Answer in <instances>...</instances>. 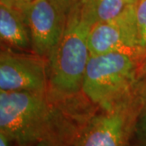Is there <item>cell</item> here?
Listing matches in <instances>:
<instances>
[{
  "label": "cell",
  "mask_w": 146,
  "mask_h": 146,
  "mask_svg": "<svg viewBox=\"0 0 146 146\" xmlns=\"http://www.w3.org/2000/svg\"><path fill=\"white\" fill-rule=\"evenodd\" d=\"M35 0H0V4L13 8L23 13L29 6Z\"/></svg>",
  "instance_id": "14"
},
{
  "label": "cell",
  "mask_w": 146,
  "mask_h": 146,
  "mask_svg": "<svg viewBox=\"0 0 146 146\" xmlns=\"http://www.w3.org/2000/svg\"><path fill=\"white\" fill-rule=\"evenodd\" d=\"M146 76V57L138 65L137 69V80Z\"/></svg>",
  "instance_id": "16"
},
{
  "label": "cell",
  "mask_w": 146,
  "mask_h": 146,
  "mask_svg": "<svg viewBox=\"0 0 146 146\" xmlns=\"http://www.w3.org/2000/svg\"><path fill=\"white\" fill-rule=\"evenodd\" d=\"M137 69L138 61L127 53L90 55L81 91L92 104L109 110L132 94Z\"/></svg>",
  "instance_id": "3"
},
{
  "label": "cell",
  "mask_w": 146,
  "mask_h": 146,
  "mask_svg": "<svg viewBox=\"0 0 146 146\" xmlns=\"http://www.w3.org/2000/svg\"><path fill=\"white\" fill-rule=\"evenodd\" d=\"M145 138H146V104L142 106L141 111L137 117L133 139Z\"/></svg>",
  "instance_id": "11"
},
{
  "label": "cell",
  "mask_w": 146,
  "mask_h": 146,
  "mask_svg": "<svg viewBox=\"0 0 146 146\" xmlns=\"http://www.w3.org/2000/svg\"><path fill=\"white\" fill-rule=\"evenodd\" d=\"M88 45L91 55L123 52L135 57V39L121 14L113 21L98 22L92 25L88 36Z\"/></svg>",
  "instance_id": "7"
},
{
  "label": "cell",
  "mask_w": 146,
  "mask_h": 146,
  "mask_svg": "<svg viewBox=\"0 0 146 146\" xmlns=\"http://www.w3.org/2000/svg\"><path fill=\"white\" fill-rule=\"evenodd\" d=\"M141 107L132 93L112 108L100 109L80 128L72 146H130Z\"/></svg>",
  "instance_id": "4"
},
{
  "label": "cell",
  "mask_w": 146,
  "mask_h": 146,
  "mask_svg": "<svg viewBox=\"0 0 146 146\" xmlns=\"http://www.w3.org/2000/svg\"><path fill=\"white\" fill-rule=\"evenodd\" d=\"M34 146H63L61 144L58 143L56 141H50V140H46V141H42L38 142Z\"/></svg>",
  "instance_id": "17"
},
{
  "label": "cell",
  "mask_w": 146,
  "mask_h": 146,
  "mask_svg": "<svg viewBox=\"0 0 146 146\" xmlns=\"http://www.w3.org/2000/svg\"><path fill=\"white\" fill-rule=\"evenodd\" d=\"M139 0H125L126 3L127 5H131V4H136Z\"/></svg>",
  "instance_id": "19"
},
{
  "label": "cell",
  "mask_w": 146,
  "mask_h": 146,
  "mask_svg": "<svg viewBox=\"0 0 146 146\" xmlns=\"http://www.w3.org/2000/svg\"><path fill=\"white\" fill-rule=\"evenodd\" d=\"M47 60L35 54L4 49L0 54V90L48 91Z\"/></svg>",
  "instance_id": "5"
},
{
  "label": "cell",
  "mask_w": 146,
  "mask_h": 146,
  "mask_svg": "<svg viewBox=\"0 0 146 146\" xmlns=\"http://www.w3.org/2000/svg\"><path fill=\"white\" fill-rule=\"evenodd\" d=\"M81 127L47 92L0 90V131L17 146L46 140L72 146Z\"/></svg>",
  "instance_id": "1"
},
{
  "label": "cell",
  "mask_w": 146,
  "mask_h": 146,
  "mask_svg": "<svg viewBox=\"0 0 146 146\" xmlns=\"http://www.w3.org/2000/svg\"><path fill=\"white\" fill-rule=\"evenodd\" d=\"M0 146H17L15 142L11 141L8 136L3 133V131H0Z\"/></svg>",
  "instance_id": "15"
},
{
  "label": "cell",
  "mask_w": 146,
  "mask_h": 146,
  "mask_svg": "<svg viewBox=\"0 0 146 146\" xmlns=\"http://www.w3.org/2000/svg\"><path fill=\"white\" fill-rule=\"evenodd\" d=\"M57 10L67 17L69 13L78 5L81 0H50Z\"/></svg>",
  "instance_id": "12"
},
{
  "label": "cell",
  "mask_w": 146,
  "mask_h": 146,
  "mask_svg": "<svg viewBox=\"0 0 146 146\" xmlns=\"http://www.w3.org/2000/svg\"><path fill=\"white\" fill-rule=\"evenodd\" d=\"M130 146H146V138L145 139H133Z\"/></svg>",
  "instance_id": "18"
},
{
  "label": "cell",
  "mask_w": 146,
  "mask_h": 146,
  "mask_svg": "<svg viewBox=\"0 0 146 146\" xmlns=\"http://www.w3.org/2000/svg\"><path fill=\"white\" fill-rule=\"evenodd\" d=\"M0 37L6 49L18 52H32L29 28L19 11L0 4Z\"/></svg>",
  "instance_id": "8"
},
{
  "label": "cell",
  "mask_w": 146,
  "mask_h": 146,
  "mask_svg": "<svg viewBox=\"0 0 146 146\" xmlns=\"http://www.w3.org/2000/svg\"><path fill=\"white\" fill-rule=\"evenodd\" d=\"M137 44L136 58L138 65L146 57V0H139L136 4Z\"/></svg>",
  "instance_id": "10"
},
{
  "label": "cell",
  "mask_w": 146,
  "mask_h": 146,
  "mask_svg": "<svg viewBox=\"0 0 146 146\" xmlns=\"http://www.w3.org/2000/svg\"><path fill=\"white\" fill-rule=\"evenodd\" d=\"M91 25L84 19L78 5L67 16L60 41L47 59L49 89L59 100L81 91L85 69L90 58L88 36Z\"/></svg>",
  "instance_id": "2"
},
{
  "label": "cell",
  "mask_w": 146,
  "mask_h": 146,
  "mask_svg": "<svg viewBox=\"0 0 146 146\" xmlns=\"http://www.w3.org/2000/svg\"><path fill=\"white\" fill-rule=\"evenodd\" d=\"M127 5L125 0H81L78 7L82 17L92 26L116 19Z\"/></svg>",
  "instance_id": "9"
},
{
  "label": "cell",
  "mask_w": 146,
  "mask_h": 146,
  "mask_svg": "<svg viewBox=\"0 0 146 146\" xmlns=\"http://www.w3.org/2000/svg\"><path fill=\"white\" fill-rule=\"evenodd\" d=\"M133 94L142 106L146 104V76L136 80L133 88Z\"/></svg>",
  "instance_id": "13"
},
{
  "label": "cell",
  "mask_w": 146,
  "mask_h": 146,
  "mask_svg": "<svg viewBox=\"0 0 146 146\" xmlns=\"http://www.w3.org/2000/svg\"><path fill=\"white\" fill-rule=\"evenodd\" d=\"M22 15L29 28L33 53L47 60L63 36L67 17L50 0H35Z\"/></svg>",
  "instance_id": "6"
}]
</instances>
